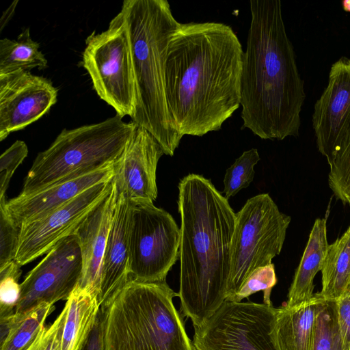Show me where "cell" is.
Listing matches in <instances>:
<instances>
[{"label":"cell","mask_w":350,"mask_h":350,"mask_svg":"<svg viewBox=\"0 0 350 350\" xmlns=\"http://www.w3.org/2000/svg\"><path fill=\"white\" fill-rule=\"evenodd\" d=\"M116 200L113 183L109 193L74 232L79 241L83 259L82 273L78 285L97 295L98 298L102 261Z\"/></svg>","instance_id":"cell-17"},{"label":"cell","mask_w":350,"mask_h":350,"mask_svg":"<svg viewBox=\"0 0 350 350\" xmlns=\"http://www.w3.org/2000/svg\"><path fill=\"white\" fill-rule=\"evenodd\" d=\"M243 53L229 25L180 23L167 49L165 92L182 137L220 130L239 108Z\"/></svg>","instance_id":"cell-1"},{"label":"cell","mask_w":350,"mask_h":350,"mask_svg":"<svg viewBox=\"0 0 350 350\" xmlns=\"http://www.w3.org/2000/svg\"><path fill=\"white\" fill-rule=\"evenodd\" d=\"M21 267L13 260L0 267V317L14 313L21 293Z\"/></svg>","instance_id":"cell-28"},{"label":"cell","mask_w":350,"mask_h":350,"mask_svg":"<svg viewBox=\"0 0 350 350\" xmlns=\"http://www.w3.org/2000/svg\"><path fill=\"white\" fill-rule=\"evenodd\" d=\"M273 306L226 300L201 326L194 327V350H276L271 336Z\"/></svg>","instance_id":"cell-10"},{"label":"cell","mask_w":350,"mask_h":350,"mask_svg":"<svg viewBox=\"0 0 350 350\" xmlns=\"http://www.w3.org/2000/svg\"><path fill=\"white\" fill-rule=\"evenodd\" d=\"M137 126L116 114L98 123L63 129L47 149L38 154L18 195L27 196L114 165Z\"/></svg>","instance_id":"cell-6"},{"label":"cell","mask_w":350,"mask_h":350,"mask_svg":"<svg viewBox=\"0 0 350 350\" xmlns=\"http://www.w3.org/2000/svg\"><path fill=\"white\" fill-rule=\"evenodd\" d=\"M66 310V306H64L53 323L44 325L24 350H60Z\"/></svg>","instance_id":"cell-32"},{"label":"cell","mask_w":350,"mask_h":350,"mask_svg":"<svg viewBox=\"0 0 350 350\" xmlns=\"http://www.w3.org/2000/svg\"><path fill=\"white\" fill-rule=\"evenodd\" d=\"M327 163L328 184L334 196L342 204H350V118Z\"/></svg>","instance_id":"cell-25"},{"label":"cell","mask_w":350,"mask_h":350,"mask_svg":"<svg viewBox=\"0 0 350 350\" xmlns=\"http://www.w3.org/2000/svg\"><path fill=\"white\" fill-rule=\"evenodd\" d=\"M342 9L347 12H350V0H344L342 1Z\"/></svg>","instance_id":"cell-36"},{"label":"cell","mask_w":350,"mask_h":350,"mask_svg":"<svg viewBox=\"0 0 350 350\" xmlns=\"http://www.w3.org/2000/svg\"><path fill=\"white\" fill-rule=\"evenodd\" d=\"M166 283L131 279L101 305L103 350H194Z\"/></svg>","instance_id":"cell-5"},{"label":"cell","mask_w":350,"mask_h":350,"mask_svg":"<svg viewBox=\"0 0 350 350\" xmlns=\"http://www.w3.org/2000/svg\"><path fill=\"white\" fill-rule=\"evenodd\" d=\"M18 1H14L12 4L3 12L0 20V31H2L4 27L7 25L9 21L12 18L14 14L16 7Z\"/></svg>","instance_id":"cell-35"},{"label":"cell","mask_w":350,"mask_h":350,"mask_svg":"<svg viewBox=\"0 0 350 350\" xmlns=\"http://www.w3.org/2000/svg\"><path fill=\"white\" fill-rule=\"evenodd\" d=\"M275 267L273 263L256 269L245 280L237 294L230 300L241 302L254 293L263 292V304L273 306L271 293L277 283Z\"/></svg>","instance_id":"cell-29"},{"label":"cell","mask_w":350,"mask_h":350,"mask_svg":"<svg viewBox=\"0 0 350 350\" xmlns=\"http://www.w3.org/2000/svg\"><path fill=\"white\" fill-rule=\"evenodd\" d=\"M122 13L129 36L135 103L131 118L173 156L182 137L170 116L165 92V57L170 40L180 23L166 0H124Z\"/></svg>","instance_id":"cell-4"},{"label":"cell","mask_w":350,"mask_h":350,"mask_svg":"<svg viewBox=\"0 0 350 350\" xmlns=\"http://www.w3.org/2000/svg\"><path fill=\"white\" fill-rule=\"evenodd\" d=\"M82 269L79 241L72 234L53 247L27 274L14 312H25L43 302L67 300L80 281Z\"/></svg>","instance_id":"cell-11"},{"label":"cell","mask_w":350,"mask_h":350,"mask_svg":"<svg viewBox=\"0 0 350 350\" xmlns=\"http://www.w3.org/2000/svg\"><path fill=\"white\" fill-rule=\"evenodd\" d=\"M112 187V179L100 183L42 217L23 224L14 260L23 266L46 254L63 239L74 234Z\"/></svg>","instance_id":"cell-12"},{"label":"cell","mask_w":350,"mask_h":350,"mask_svg":"<svg viewBox=\"0 0 350 350\" xmlns=\"http://www.w3.org/2000/svg\"><path fill=\"white\" fill-rule=\"evenodd\" d=\"M326 219L315 220L308 241L288 290L287 301L283 305L293 308L304 304L314 296V278L323 267L329 244Z\"/></svg>","instance_id":"cell-20"},{"label":"cell","mask_w":350,"mask_h":350,"mask_svg":"<svg viewBox=\"0 0 350 350\" xmlns=\"http://www.w3.org/2000/svg\"><path fill=\"white\" fill-rule=\"evenodd\" d=\"M82 64L94 90L123 118L133 115L135 90L129 36L120 12L101 33L85 40Z\"/></svg>","instance_id":"cell-8"},{"label":"cell","mask_w":350,"mask_h":350,"mask_svg":"<svg viewBox=\"0 0 350 350\" xmlns=\"http://www.w3.org/2000/svg\"><path fill=\"white\" fill-rule=\"evenodd\" d=\"M131 202L129 279L164 282L179 257L180 230L172 216L152 202Z\"/></svg>","instance_id":"cell-9"},{"label":"cell","mask_w":350,"mask_h":350,"mask_svg":"<svg viewBox=\"0 0 350 350\" xmlns=\"http://www.w3.org/2000/svg\"><path fill=\"white\" fill-rule=\"evenodd\" d=\"M6 202L0 199V267L15 259L21 232L5 208Z\"/></svg>","instance_id":"cell-30"},{"label":"cell","mask_w":350,"mask_h":350,"mask_svg":"<svg viewBox=\"0 0 350 350\" xmlns=\"http://www.w3.org/2000/svg\"><path fill=\"white\" fill-rule=\"evenodd\" d=\"M54 304L43 302L25 312L0 317L1 350H24L45 325Z\"/></svg>","instance_id":"cell-22"},{"label":"cell","mask_w":350,"mask_h":350,"mask_svg":"<svg viewBox=\"0 0 350 350\" xmlns=\"http://www.w3.org/2000/svg\"><path fill=\"white\" fill-rule=\"evenodd\" d=\"M256 148L244 151L226 171L224 178V196L228 200L253 181L254 166L260 161Z\"/></svg>","instance_id":"cell-27"},{"label":"cell","mask_w":350,"mask_h":350,"mask_svg":"<svg viewBox=\"0 0 350 350\" xmlns=\"http://www.w3.org/2000/svg\"><path fill=\"white\" fill-rule=\"evenodd\" d=\"M350 118V59L342 57L330 68L328 83L312 114L319 151L328 161Z\"/></svg>","instance_id":"cell-15"},{"label":"cell","mask_w":350,"mask_h":350,"mask_svg":"<svg viewBox=\"0 0 350 350\" xmlns=\"http://www.w3.org/2000/svg\"><path fill=\"white\" fill-rule=\"evenodd\" d=\"M116 204L102 261L98 301L101 305L129 280L132 202L117 193Z\"/></svg>","instance_id":"cell-18"},{"label":"cell","mask_w":350,"mask_h":350,"mask_svg":"<svg viewBox=\"0 0 350 350\" xmlns=\"http://www.w3.org/2000/svg\"><path fill=\"white\" fill-rule=\"evenodd\" d=\"M338 321L343 347L350 350V286L336 300Z\"/></svg>","instance_id":"cell-33"},{"label":"cell","mask_w":350,"mask_h":350,"mask_svg":"<svg viewBox=\"0 0 350 350\" xmlns=\"http://www.w3.org/2000/svg\"><path fill=\"white\" fill-rule=\"evenodd\" d=\"M102 345L101 327L98 315L94 329L81 350H103Z\"/></svg>","instance_id":"cell-34"},{"label":"cell","mask_w":350,"mask_h":350,"mask_svg":"<svg viewBox=\"0 0 350 350\" xmlns=\"http://www.w3.org/2000/svg\"><path fill=\"white\" fill-rule=\"evenodd\" d=\"M57 97L49 80L29 70L0 75V141L40 119Z\"/></svg>","instance_id":"cell-13"},{"label":"cell","mask_w":350,"mask_h":350,"mask_svg":"<svg viewBox=\"0 0 350 350\" xmlns=\"http://www.w3.org/2000/svg\"><path fill=\"white\" fill-rule=\"evenodd\" d=\"M180 310L194 327L227 299L236 213L211 180L190 174L178 184Z\"/></svg>","instance_id":"cell-3"},{"label":"cell","mask_w":350,"mask_h":350,"mask_svg":"<svg viewBox=\"0 0 350 350\" xmlns=\"http://www.w3.org/2000/svg\"><path fill=\"white\" fill-rule=\"evenodd\" d=\"M27 154V144L23 141L17 140L1 155L0 199L5 198V192L10 179Z\"/></svg>","instance_id":"cell-31"},{"label":"cell","mask_w":350,"mask_h":350,"mask_svg":"<svg viewBox=\"0 0 350 350\" xmlns=\"http://www.w3.org/2000/svg\"><path fill=\"white\" fill-rule=\"evenodd\" d=\"M40 44L33 41L26 28L16 40H0V75L34 68L44 69L47 59L40 51Z\"/></svg>","instance_id":"cell-24"},{"label":"cell","mask_w":350,"mask_h":350,"mask_svg":"<svg viewBox=\"0 0 350 350\" xmlns=\"http://www.w3.org/2000/svg\"><path fill=\"white\" fill-rule=\"evenodd\" d=\"M323 299L317 293L304 304L275 308L271 336L276 350L312 349L316 317Z\"/></svg>","instance_id":"cell-19"},{"label":"cell","mask_w":350,"mask_h":350,"mask_svg":"<svg viewBox=\"0 0 350 350\" xmlns=\"http://www.w3.org/2000/svg\"><path fill=\"white\" fill-rule=\"evenodd\" d=\"M114 165L83 176L52 185L42 190L7 200L5 208L14 223L21 227L38 219L76 198L89 188L111 180Z\"/></svg>","instance_id":"cell-16"},{"label":"cell","mask_w":350,"mask_h":350,"mask_svg":"<svg viewBox=\"0 0 350 350\" xmlns=\"http://www.w3.org/2000/svg\"><path fill=\"white\" fill-rule=\"evenodd\" d=\"M321 271L320 295L325 300H337L350 286V226L329 245Z\"/></svg>","instance_id":"cell-23"},{"label":"cell","mask_w":350,"mask_h":350,"mask_svg":"<svg viewBox=\"0 0 350 350\" xmlns=\"http://www.w3.org/2000/svg\"><path fill=\"white\" fill-rule=\"evenodd\" d=\"M291 219L268 193L248 199L236 213L226 300L256 269L271 264L280 254Z\"/></svg>","instance_id":"cell-7"},{"label":"cell","mask_w":350,"mask_h":350,"mask_svg":"<svg viewBox=\"0 0 350 350\" xmlns=\"http://www.w3.org/2000/svg\"><path fill=\"white\" fill-rule=\"evenodd\" d=\"M65 306L67 310L60 350H81L98 318V296L77 285Z\"/></svg>","instance_id":"cell-21"},{"label":"cell","mask_w":350,"mask_h":350,"mask_svg":"<svg viewBox=\"0 0 350 350\" xmlns=\"http://www.w3.org/2000/svg\"><path fill=\"white\" fill-rule=\"evenodd\" d=\"M311 350H345L338 321L336 300L323 299L320 303Z\"/></svg>","instance_id":"cell-26"},{"label":"cell","mask_w":350,"mask_h":350,"mask_svg":"<svg viewBox=\"0 0 350 350\" xmlns=\"http://www.w3.org/2000/svg\"><path fill=\"white\" fill-rule=\"evenodd\" d=\"M164 154L152 135L137 126L123 153L114 164L112 180L116 193L131 201L153 202L158 194L157 164Z\"/></svg>","instance_id":"cell-14"},{"label":"cell","mask_w":350,"mask_h":350,"mask_svg":"<svg viewBox=\"0 0 350 350\" xmlns=\"http://www.w3.org/2000/svg\"><path fill=\"white\" fill-rule=\"evenodd\" d=\"M250 8L241 75V129L262 139L296 137L306 94L281 1L252 0Z\"/></svg>","instance_id":"cell-2"}]
</instances>
